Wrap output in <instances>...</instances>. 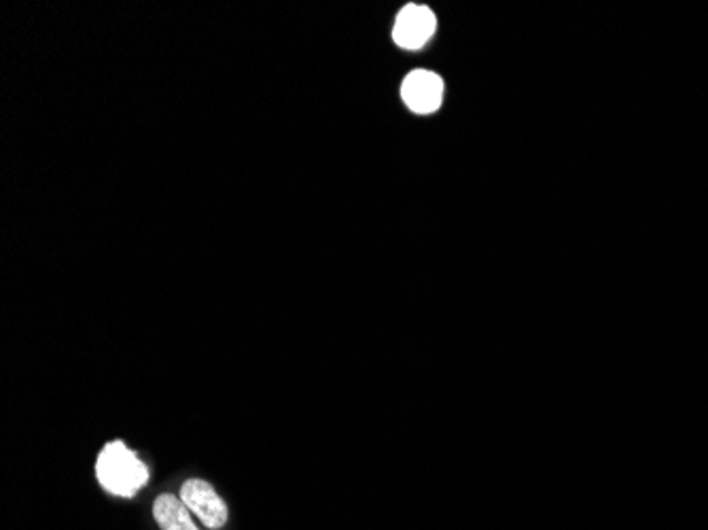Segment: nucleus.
Returning <instances> with one entry per match:
<instances>
[{
	"mask_svg": "<svg viewBox=\"0 0 708 530\" xmlns=\"http://www.w3.org/2000/svg\"><path fill=\"white\" fill-rule=\"evenodd\" d=\"M437 30L435 13L424 4H407L397 13L393 26V39L403 49H421L431 41Z\"/></svg>",
	"mask_w": 708,
	"mask_h": 530,
	"instance_id": "7ed1b4c3",
	"label": "nucleus"
},
{
	"mask_svg": "<svg viewBox=\"0 0 708 530\" xmlns=\"http://www.w3.org/2000/svg\"><path fill=\"white\" fill-rule=\"evenodd\" d=\"M401 98L410 111L421 115L437 111L443 100L442 77L431 70H412L401 86Z\"/></svg>",
	"mask_w": 708,
	"mask_h": 530,
	"instance_id": "20e7f679",
	"label": "nucleus"
},
{
	"mask_svg": "<svg viewBox=\"0 0 708 530\" xmlns=\"http://www.w3.org/2000/svg\"><path fill=\"white\" fill-rule=\"evenodd\" d=\"M96 478L109 494L132 499L149 482V467L121 440L109 442L96 459Z\"/></svg>",
	"mask_w": 708,
	"mask_h": 530,
	"instance_id": "f257e3e1",
	"label": "nucleus"
},
{
	"mask_svg": "<svg viewBox=\"0 0 708 530\" xmlns=\"http://www.w3.org/2000/svg\"><path fill=\"white\" fill-rule=\"evenodd\" d=\"M180 501L187 506V509L199 518V522L210 530H219L227 524L229 511L222 499V494L210 487L206 480L191 478L187 482H183L180 492H178Z\"/></svg>",
	"mask_w": 708,
	"mask_h": 530,
	"instance_id": "f03ea898",
	"label": "nucleus"
},
{
	"mask_svg": "<svg viewBox=\"0 0 708 530\" xmlns=\"http://www.w3.org/2000/svg\"><path fill=\"white\" fill-rule=\"evenodd\" d=\"M194 513L175 494H159L154 503V518L161 530H199Z\"/></svg>",
	"mask_w": 708,
	"mask_h": 530,
	"instance_id": "39448f33",
	"label": "nucleus"
}]
</instances>
